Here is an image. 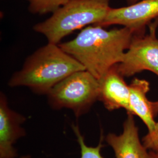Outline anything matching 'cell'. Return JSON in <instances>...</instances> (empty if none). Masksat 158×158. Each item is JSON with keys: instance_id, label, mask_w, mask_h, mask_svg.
Masks as SVG:
<instances>
[{"instance_id": "2", "label": "cell", "mask_w": 158, "mask_h": 158, "mask_svg": "<svg viewBox=\"0 0 158 158\" xmlns=\"http://www.w3.org/2000/svg\"><path fill=\"white\" fill-rule=\"evenodd\" d=\"M84 70V66L59 44L48 42L27 58L22 69L13 74L8 85L26 86L36 93L48 94L68 76Z\"/></svg>"}, {"instance_id": "4", "label": "cell", "mask_w": 158, "mask_h": 158, "mask_svg": "<svg viewBox=\"0 0 158 158\" xmlns=\"http://www.w3.org/2000/svg\"><path fill=\"white\" fill-rule=\"evenodd\" d=\"M98 80L88 71L70 74L48 93V101L55 109L72 110L76 117L87 113L98 99Z\"/></svg>"}, {"instance_id": "3", "label": "cell", "mask_w": 158, "mask_h": 158, "mask_svg": "<svg viewBox=\"0 0 158 158\" xmlns=\"http://www.w3.org/2000/svg\"><path fill=\"white\" fill-rule=\"evenodd\" d=\"M110 0H70L54 12L49 18L34 25L49 43L58 44L77 29L104 21L110 8Z\"/></svg>"}, {"instance_id": "1", "label": "cell", "mask_w": 158, "mask_h": 158, "mask_svg": "<svg viewBox=\"0 0 158 158\" xmlns=\"http://www.w3.org/2000/svg\"><path fill=\"white\" fill-rule=\"evenodd\" d=\"M133 33L125 27L107 30L100 26L83 29L73 40L59 44L96 79L121 62Z\"/></svg>"}, {"instance_id": "18", "label": "cell", "mask_w": 158, "mask_h": 158, "mask_svg": "<svg viewBox=\"0 0 158 158\" xmlns=\"http://www.w3.org/2000/svg\"></svg>"}, {"instance_id": "17", "label": "cell", "mask_w": 158, "mask_h": 158, "mask_svg": "<svg viewBox=\"0 0 158 158\" xmlns=\"http://www.w3.org/2000/svg\"><path fill=\"white\" fill-rule=\"evenodd\" d=\"M20 158H30V156H23Z\"/></svg>"}, {"instance_id": "8", "label": "cell", "mask_w": 158, "mask_h": 158, "mask_svg": "<svg viewBox=\"0 0 158 158\" xmlns=\"http://www.w3.org/2000/svg\"><path fill=\"white\" fill-rule=\"evenodd\" d=\"M25 118L8 107L6 96L0 97V158H15L17 151L14 144L25 135L21 124Z\"/></svg>"}, {"instance_id": "11", "label": "cell", "mask_w": 158, "mask_h": 158, "mask_svg": "<svg viewBox=\"0 0 158 158\" xmlns=\"http://www.w3.org/2000/svg\"><path fill=\"white\" fill-rule=\"evenodd\" d=\"M29 10L33 14H45L53 13L70 0H27Z\"/></svg>"}, {"instance_id": "6", "label": "cell", "mask_w": 158, "mask_h": 158, "mask_svg": "<svg viewBox=\"0 0 158 158\" xmlns=\"http://www.w3.org/2000/svg\"><path fill=\"white\" fill-rule=\"evenodd\" d=\"M157 18L158 0H141L127 6L110 7L104 21L97 26L119 25L129 29L134 35L143 36L146 27Z\"/></svg>"}, {"instance_id": "16", "label": "cell", "mask_w": 158, "mask_h": 158, "mask_svg": "<svg viewBox=\"0 0 158 158\" xmlns=\"http://www.w3.org/2000/svg\"><path fill=\"white\" fill-rule=\"evenodd\" d=\"M139 1H140V0H127L128 6H129V5H132V4H135V3Z\"/></svg>"}, {"instance_id": "15", "label": "cell", "mask_w": 158, "mask_h": 158, "mask_svg": "<svg viewBox=\"0 0 158 158\" xmlns=\"http://www.w3.org/2000/svg\"><path fill=\"white\" fill-rule=\"evenodd\" d=\"M154 110L156 113H158V102H153Z\"/></svg>"}, {"instance_id": "12", "label": "cell", "mask_w": 158, "mask_h": 158, "mask_svg": "<svg viewBox=\"0 0 158 158\" xmlns=\"http://www.w3.org/2000/svg\"><path fill=\"white\" fill-rule=\"evenodd\" d=\"M74 132L77 136V141L79 142L81 149V158H104L101 155V149L102 145V141L99 143L97 147H88L85 145V139L81 135L79 127L77 125H73L72 126Z\"/></svg>"}, {"instance_id": "14", "label": "cell", "mask_w": 158, "mask_h": 158, "mask_svg": "<svg viewBox=\"0 0 158 158\" xmlns=\"http://www.w3.org/2000/svg\"><path fill=\"white\" fill-rule=\"evenodd\" d=\"M149 153H150V155L151 156V158H158V153L157 152H155V151H151Z\"/></svg>"}, {"instance_id": "13", "label": "cell", "mask_w": 158, "mask_h": 158, "mask_svg": "<svg viewBox=\"0 0 158 158\" xmlns=\"http://www.w3.org/2000/svg\"><path fill=\"white\" fill-rule=\"evenodd\" d=\"M143 145L147 149H150L155 152L158 151V123L156 124V129L155 132L151 134H148L143 139Z\"/></svg>"}, {"instance_id": "10", "label": "cell", "mask_w": 158, "mask_h": 158, "mask_svg": "<svg viewBox=\"0 0 158 158\" xmlns=\"http://www.w3.org/2000/svg\"><path fill=\"white\" fill-rule=\"evenodd\" d=\"M130 90V113L141 119L146 125L149 134H153L156 129L155 114L152 102L147 98V93L150 90V84L146 80L134 79L129 85Z\"/></svg>"}, {"instance_id": "9", "label": "cell", "mask_w": 158, "mask_h": 158, "mask_svg": "<svg viewBox=\"0 0 158 158\" xmlns=\"http://www.w3.org/2000/svg\"><path fill=\"white\" fill-rule=\"evenodd\" d=\"M123 125V132L117 135L110 134L106 137L108 144L113 148L116 158H152L139 137L134 115L127 114Z\"/></svg>"}, {"instance_id": "5", "label": "cell", "mask_w": 158, "mask_h": 158, "mask_svg": "<svg viewBox=\"0 0 158 158\" xmlns=\"http://www.w3.org/2000/svg\"><path fill=\"white\" fill-rule=\"evenodd\" d=\"M149 32L143 36L134 35L118 70L124 77H129L143 70L158 76V39L156 35L158 18L149 25Z\"/></svg>"}, {"instance_id": "7", "label": "cell", "mask_w": 158, "mask_h": 158, "mask_svg": "<svg viewBox=\"0 0 158 158\" xmlns=\"http://www.w3.org/2000/svg\"><path fill=\"white\" fill-rule=\"evenodd\" d=\"M99 94L98 100L102 102L108 111L124 108L130 113V86L119 73L118 64L111 68L98 79Z\"/></svg>"}]
</instances>
